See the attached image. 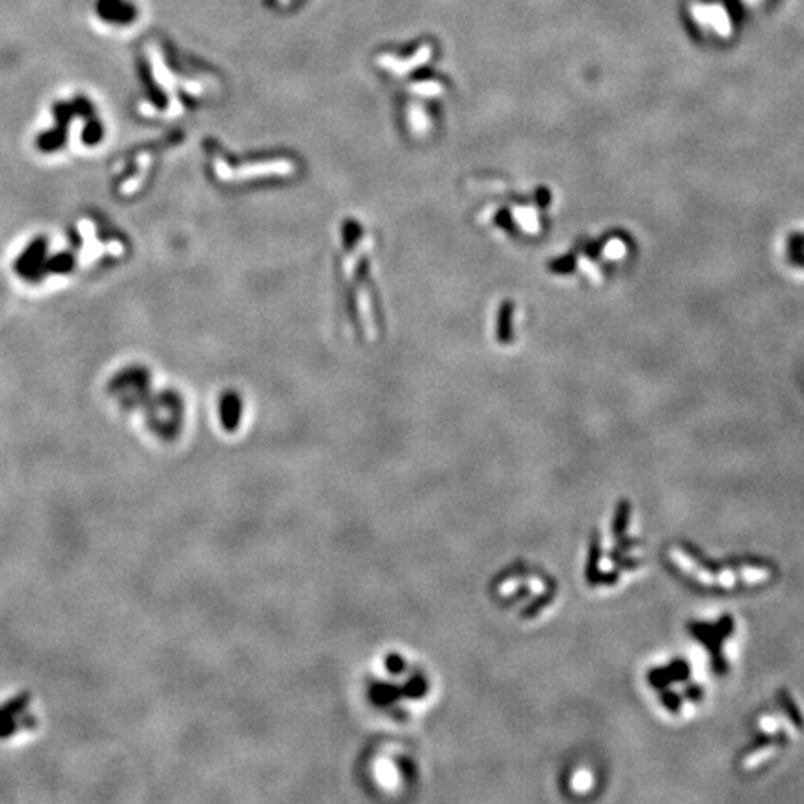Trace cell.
Returning <instances> with one entry per match:
<instances>
[{
    "label": "cell",
    "mask_w": 804,
    "mask_h": 804,
    "mask_svg": "<svg viewBox=\"0 0 804 804\" xmlns=\"http://www.w3.org/2000/svg\"><path fill=\"white\" fill-rule=\"evenodd\" d=\"M628 516H629V505L622 503L617 514V524H614V533H617V535H622L624 533V527L628 525Z\"/></svg>",
    "instance_id": "5"
},
{
    "label": "cell",
    "mask_w": 804,
    "mask_h": 804,
    "mask_svg": "<svg viewBox=\"0 0 804 804\" xmlns=\"http://www.w3.org/2000/svg\"><path fill=\"white\" fill-rule=\"evenodd\" d=\"M669 557L672 559V562H674L680 570H684L685 574H689V576H693L696 571V568H698V564H696L693 559H691L685 551H681L680 548H670L669 550Z\"/></svg>",
    "instance_id": "1"
},
{
    "label": "cell",
    "mask_w": 804,
    "mask_h": 804,
    "mask_svg": "<svg viewBox=\"0 0 804 804\" xmlns=\"http://www.w3.org/2000/svg\"><path fill=\"white\" fill-rule=\"evenodd\" d=\"M592 786V774L586 769H579L574 777H571V788L577 793H585Z\"/></svg>",
    "instance_id": "4"
},
{
    "label": "cell",
    "mask_w": 804,
    "mask_h": 804,
    "mask_svg": "<svg viewBox=\"0 0 804 804\" xmlns=\"http://www.w3.org/2000/svg\"><path fill=\"white\" fill-rule=\"evenodd\" d=\"M739 577L745 583L756 585V583H765L771 577V570L767 568H741L739 570Z\"/></svg>",
    "instance_id": "3"
},
{
    "label": "cell",
    "mask_w": 804,
    "mask_h": 804,
    "mask_svg": "<svg viewBox=\"0 0 804 804\" xmlns=\"http://www.w3.org/2000/svg\"><path fill=\"white\" fill-rule=\"evenodd\" d=\"M774 753H777V748L774 747L756 748L754 753H750V754H747V756H745V760H743V767L745 769H756L760 763L765 762V760L773 756Z\"/></svg>",
    "instance_id": "2"
},
{
    "label": "cell",
    "mask_w": 804,
    "mask_h": 804,
    "mask_svg": "<svg viewBox=\"0 0 804 804\" xmlns=\"http://www.w3.org/2000/svg\"><path fill=\"white\" fill-rule=\"evenodd\" d=\"M596 564H598V545L596 542L592 544V551H590V561H588V571H586V577H588V581L594 585V570H596Z\"/></svg>",
    "instance_id": "8"
},
{
    "label": "cell",
    "mask_w": 804,
    "mask_h": 804,
    "mask_svg": "<svg viewBox=\"0 0 804 804\" xmlns=\"http://www.w3.org/2000/svg\"><path fill=\"white\" fill-rule=\"evenodd\" d=\"M717 583L721 586H726V588H730V586L736 585V574L731 570H722L719 571V576H717Z\"/></svg>",
    "instance_id": "7"
},
{
    "label": "cell",
    "mask_w": 804,
    "mask_h": 804,
    "mask_svg": "<svg viewBox=\"0 0 804 804\" xmlns=\"http://www.w3.org/2000/svg\"><path fill=\"white\" fill-rule=\"evenodd\" d=\"M784 706H786V710H788L789 713H791V717H793V721L797 722V724H800L799 713H797V710H795V707H793V704H791V702H789V698H786V696H784Z\"/></svg>",
    "instance_id": "10"
},
{
    "label": "cell",
    "mask_w": 804,
    "mask_h": 804,
    "mask_svg": "<svg viewBox=\"0 0 804 804\" xmlns=\"http://www.w3.org/2000/svg\"><path fill=\"white\" fill-rule=\"evenodd\" d=\"M760 726H762L765 731H769V734H773V731H777V728H779V721L773 719V717H763L762 721H760Z\"/></svg>",
    "instance_id": "9"
},
{
    "label": "cell",
    "mask_w": 804,
    "mask_h": 804,
    "mask_svg": "<svg viewBox=\"0 0 804 804\" xmlns=\"http://www.w3.org/2000/svg\"><path fill=\"white\" fill-rule=\"evenodd\" d=\"M693 577H695L696 581L702 583V585H706V586H711V585H715V583H717V577L713 576L711 571H707V570H704V568H700V566L696 568V571H695V574H693Z\"/></svg>",
    "instance_id": "6"
}]
</instances>
